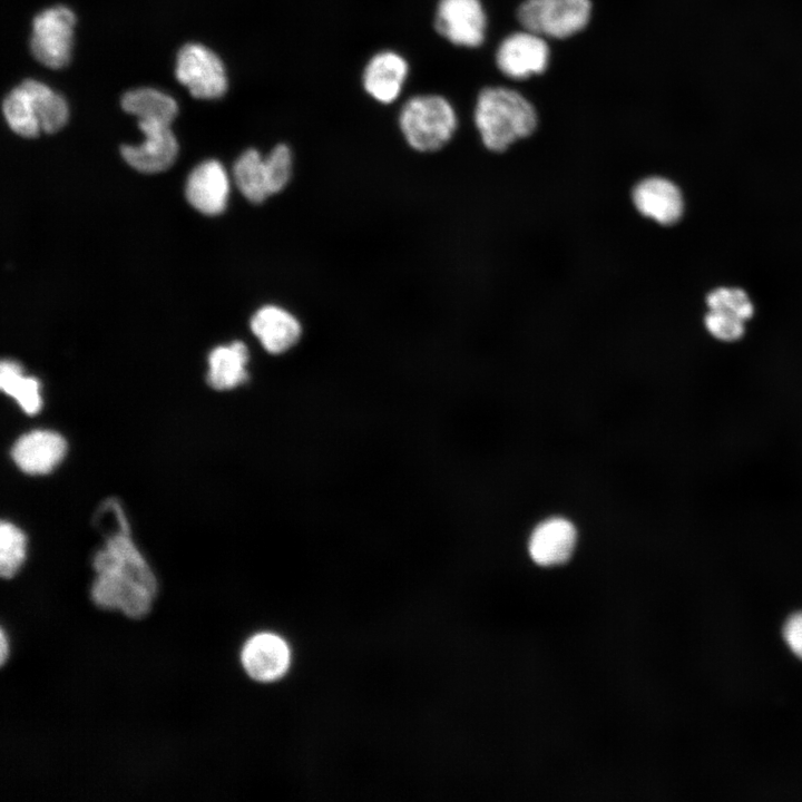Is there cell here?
Returning <instances> with one entry per match:
<instances>
[{"label": "cell", "instance_id": "cell-20", "mask_svg": "<svg viewBox=\"0 0 802 802\" xmlns=\"http://www.w3.org/2000/svg\"><path fill=\"white\" fill-rule=\"evenodd\" d=\"M123 109L138 120L154 119L172 124L178 107L173 97L154 88H137L121 98Z\"/></svg>", "mask_w": 802, "mask_h": 802}, {"label": "cell", "instance_id": "cell-14", "mask_svg": "<svg viewBox=\"0 0 802 802\" xmlns=\"http://www.w3.org/2000/svg\"><path fill=\"white\" fill-rule=\"evenodd\" d=\"M250 326L263 349L271 354L288 351L302 336L300 320L290 310L277 304L258 307L251 317Z\"/></svg>", "mask_w": 802, "mask_h": 802}, {"label": "cell", "instance_id": "cell-4", "mask_svg": "<svg viewBox=\"0 0 802 802\" xmlns=\"http://www.w3.org/2000/svg\"><path fill=\"white\" fill-rule=\"evenodd\" d=\"M591 11L590 0H525L517 20L522 29L545 38L565 39L587 27Z\"/></svg>", "mask_w": 802, "mask_h": 802}, {"label": "cell", "instance_id": "cell-17", "mask_svg": "<svg viewBox=\"0 0 802 802\" xmlns=\"http://www.w3.org/2000/svg\"><path fill=\"white\" fill-rule=\"evenodd\" d=\"M248 350L242 341L219 345L208 355L207 382L216 390H231L246 382Z\"/></svg>", "mask_w": 802, "mask_h": 802}, {"label": "cell", "instance_id": "cell-16", "mask_svg": "<svg viewBox=\"0 0 802 802\" xmlns=\"http://www.w3.org/2000/svg\"><path fill=\"white\" fill-rule=\"evenodd\" d=\"M242 664L252 678L260 682L275 681L284 675L290 665V649L274 634H256L243 647Z\"/></svg>", "mask_w": 802, "mask_h": 802}, {"label": "cell", "instance_id": "cell-2", "mask_svg": "<svg viewBox=\"0 0 802 802\" xmlns=\"http://www.w3.org/2000/svg\"><path fill=\"white\" fill-rule=\"evenodd\" d=\"M473 123L483 147L490 153L503 154L535 134L539 116L532 102L519 91L490 86L481 89L477 97Z\"/></svg>", "mask_w": 802, "mask_h": 802}, {"label": "cell", "instance_id": "cell-19", "mask_svg": "<svg viewBox=\"0 0 802 802\" xmlns=\"http://www.w3.org/2000/svg\"><path fill=\"white\" fill-rule=\"evenodd\" d=\"M21 85L30 95L41 131L53 134L60 130L69 116L65 98L38 80L27 79Z\"/></svg>", "mask_w": 802, "mask_h": 802}, {"label": "cell", "instance_id": "cell-25", "mask_svg": "<svg viewBox=\"0 0 802 802\" xmlns=\"http://www.w3.org/2000/svg\"><path fill=\"white\" fill-rule=\"evenodd\" d=\"M708 310L732 314L746 322L754 313L747 294L737 287H718L706 296Z\"/></svg>", "mask_w": 802, "mask_h": 802}, {"label": "cell", "instance_id": "cell-22", "mask_svg": "<svg viewBox=\"0 0 802 802\" xmlns=\"http://www.w3.org/2000/svg\"><path fill=\"white\" fill-rule=\"evenodd\" d=\"M2 111L9 127L16 134L25 138H35L40 134L41 128L32 100L21 84L7 95Z\"/></svg>", "mask_w": 802, "mask_h": 802}, {"label": "cell", "instance_id": "cell-11", "mask_svg": "<svg viewBox=\"0 0 802 802\" xmlns=\"http://www.w3.org/2000/svg\"><path fill=\"white\" fill-rule=\"evenodd\" d=\"M185 195L199 213L214 216L224 212L229 196V177L215 159L197 165L188 175Z\"/></svg>", "mask_w": 802, "mask_h": 802}, {"label": "cell", "instance_id": "cell-24", "mask_svg": "<svg viewBox=\"0 0 802 802\" xmlns=\"http://www.w3.org/2000/svg\"><path fill=\"white\" fill-rule=\"evenodd\" d=\"M293 153L288 145H275L265 156L268 189L272 195L283 192L292 179Z\"/></svg>", "mask_w": 802, "mask_h": 802}, {"label": "cell", "instance_id": "cell-15", "mask_svg": "<svg viewBox=\"0 0 802 802\" xmlns=\"http://www.w3.org/2000/svg\"><path fill=\"white\" fill-rule=\"evenodd\" d=\"M65 439L50 430H35L21 436L12 447L16 464L30 475L50 472L65 457Z\"/></svg>", "mask_w": 802, "mask_h": 802}, {"label": "cell", "instance_id": "cell-13", "mask_svg": "<svg viewBox=\"0 0 802 802\" xmlns=\"http://www.w3.org/2000/svg\"><path fill=\"white\" fill-rule=\"evenodd\" d=\"M409 76L407 59L394 50L374 53L362 74L365 92L380 104L394 102L402 92Z\"/></svg>", "mask_w": 802, "mask_h": 802}, {"label": "cell", "instance_id": "cell-18", "mask_svg": "<svg viewBox=\"0 0 802 802\" xmlns=\"http://www.w3.org/2000/svg\"><path fill=\"white\" fill-rule=\"evenodd\" d=\"M233 179L241 194L253 204H261L271 196L265 156L255 148H248L237 157Z\"/></svg>", "mask_w": 802, "mask_h": 802}, {"label": "cell", "instance_id": "cell-8", "mask_svg": "<svg viewBox=\"0 0 802 802\" xmlns=\"http://www.w3.org/2000/svg\"><path fill=\"white\" fill-rule=\"evenodd\" d=\"M434 27L454 46L477 48L486 38L487 14L480 0H439Z\"/></svg>", "mask_w": 802, "mask_h": 802}, {"label": "cell", "instance_id": "cell-5", "mask_svg": "<svg viewBox=\"0 0 802 802\" xmlns=\"http://www.w3.org/2000/svg\"><path fill=\"white\" fill-rule=\"evenodd\" d=\"M75 13L55 6L38 13L32 21L30 49L33 57L51 69L65 67L71 55Z\"/></svg>", "mask_w": 802, "mask_h": 802}, {"label": "cell", "instance_id": "cell-7", "mask_svg": "<svg viewBox=\"0 0 802 802\" xmlns=\"http://www.w3.org/2000/svg\"><path fill=\"white\" fill-rule=\"evenodd\" d=\"M549 60L550 50L546 38L526 29L508 35L496 51L498 69L515 80L545 72Z\"/></svg>", "mask_w": 802, "mask_h": 802}, {"label": "cell", "instance_id": "cell-9", "mask_svg": "<svg viewBox=\"0 0 802 802\" xmlns=\"http://www.w3.org/2000/svg\"><path fill=\"white\" fill-rule=\"evenodd\" d=\"M629 198L638 215L662 226L676 224L684 213L679 187L664 176L649 175L638 179L630 188Z\"/></svg>", "mask_w": 802, "mask_h": 802}, {"label": "cell", "instance_id": "cell-12", "mask_svg": "<svg viewBox=\"0 0 802 802\" xmlns=\"http://www.w3.org/2000/svg\"><path fill=\"white\" fill-rule=\"evenodd\" d=\"M577 544L575 525L564 517H550L539 522L528 540L529 556L540 566H556L566 563Z\"/></svg>", "mask_w": 802, "mask_h": 802}, {"label": "cell", "instance_id": "cell-21", "mask_svg": "<svg viewBox=\"0 0 802 802\" xmlns=\"http://www.w3.org/2000/svg\"><path fill=\"white\" fill-rule=\"evenodd\" d=\"M0 387L4 393L13 398L28 414H36L42 404L39 382L26 376L21 366L11 360L0 364Z\"/></svg>", "mask_w": 802, "mask_h": 802}, {"label": "cell", "instance_id": "cell-27", "mask_svg": "<svg viewBox=\"0 0 802 802\" xmlns=\"http://www.w3.org/2000/svg\"><path fill=\"white\" fill-rule=\"evenodd\" d=\"M783 636L791 651L802 659V613L794 614L786 620Z\"/></svg>", "mask_w": 802, "mask_h": 802}, {"label": "cell", "instance_id": "cell-23", "mask_svg": "<svg viewBox=\"0 0 802 802\" xmlns=\"http://www.w3.org/2000/svg\"><path fill=\"white\" fill-rule=\"evenodd\" d=\"M27 540L25 534L13 524L2 521L0 526V574L11 578L26 559Z\"/></svg>", "mask_w": 802, "mask_h": 802}, {"label": "cell", "instance_id": "cell-10", "mask_svg": "<svg viewBox=\"0 0 802 802\" xmlns=\"http://www.w3.org/2000/svg\"><path fill=\"white\" fill-rule=\"evenodd\" d=\"M138 127L145 135L138 146L123 145L120 153L126 163L134 169L155 174L172 166L178 154V144L170 129V124L154 120H138Z\"/></svg>", "mask_w": 802, "mask_h": 802}, {"label": "cell", "instance_id": "cell-6", "mask_svg": "<svg viewBox=\"0 0 802 802\" xmlns=\"http://www.w3.org/2000/svg\"><path fill=\"white\" fill-rule=\"evenodd\" d=\"M177 80L195 98L217 99L227 90L225 67L218 56L200 43H186L177 55Z\"/></svg>", "mask_w": 802, "mask_h": 802}, {"label": "cell", "instance_id": "cell-3", "mask_svg": "<svg viewBox=\"0 0 802 802\" xmlns=\"http://www.w3.org/2000/svg\"><path fill=\"white\" fill-rule=\"evenodd\" d=\"M458 116L452 104L437 94L409 98L399 113L398 125L405 143L415 151L434 153L453 138Z\"/></svg>", "mask_w": 802, "mask_h": 802}, {"label": "cell", "instance_id": "cell-1", "mask_svg": "<svg viewBox=\"0 0 802 802\" xmlns=\"http://www.w3.org/2000/svg\"><path fill=\"white\" fill-rule=\"evenodd\" d=\"M119 529L94 557L97 574L91 586L92 602L105 609H119L130 618L148 614L157 581L147 561L133 542L127 520L117 509Z\"/></svg>", "mask_w": 802, "mask_h": 802}, {"label": "cell", "instance_id": "cell-26", "mask_svg": "<svg viewBox=\"0 0 802 802\" xmlns=\"http://www.w3.org/2000/svg\"><path fill=\"white\" fill-rule=\"evenodd\" d=\"M707 331L717 340L733 342L744 334V321L721 311L708 310L704 320Z\"/></svg>", "mask_w": 802, "mask_h": 802}, {"label": "cell", "instance_id": "cell-28", "mask_svg": "<svg viewBox=\"0 0 802 802\" xmlns=\"http://www.w3.org/2000/svg\"><path fill=\"white\" fill-rule=\"evenodd\" d=\"M8 655V640L4 634V630L1 629L0 632V663L1 665L4 664Z\"/></svg>", "mask_w": 802, "mask_h": 802}]
</instances>
